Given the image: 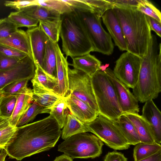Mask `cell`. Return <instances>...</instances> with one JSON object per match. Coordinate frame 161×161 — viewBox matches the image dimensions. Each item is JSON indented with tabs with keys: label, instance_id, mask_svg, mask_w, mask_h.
<instances>
[{
	"label": "cell",
	"instance_id": "cell-1",
	"mask_svg": "<svg viewBox=\"0 0 161 161\" xmlns=\"http://www.w3.org/2000/svg\"><path fill=\"white\" fill-rule=\"evenodd\" d=\"M17 127L14 136L5 149L10 158L18 161L54 147L61 134L58 123L50 114Z\"/></svg>",
	"mask_w": 161,
	"mask_h": 161
},
{
	"label": "cell",
	"instance_id": "cell-2",
	"mask_svg": "<svg viewBox=\"0 0 161 161\" xmlns=\"http://www.w3.org/2000/svg\"><path fill=\"white\" fill-rule=\"evenodd\" d=\"M152 35L147 51L142 58L137 83L133 94L141 103L155 99L161 92V47Z\"/></svg>",
	"mask_w": 161,
	"mask_h": 161
},
{
	"label": "cell",
	"instance_id": "cell-3",
	"mask_svg": "<svg viewBox=\"0 0 161 161\" xmlns=\"http://www.w3.org/2000/svg\"><path fill=\"white\" fill-rule=\"evenodd\" d=\"M112 9L121 26L127 51L142 58L147 53L152 36L145 15L136 8L114 7Z\"/></svg>",
	"mask_w": 161,
	"mask_h": 161
},
{
	"label": "cell",
	"instance_id": "cell-4",
	"mask_svg": "<svg viewBox=\"0 0 161 161\" xmlns=\"http://www.w3.org/2000/svg\"><path fill=\"white\" fill-rule=\"evenodd\" d=\"M60 37L66 57L82 56L94 52L92 43L75 11L61 15Z\"/></svg>",
	"mask_w": 161,
	"mask_h": 161
},
{
	"label": "cell",
	"instance_id": "cell-5",
	"mask_svg": "<svg viewBox=\"0 0 161 161\" xmlns=\"http://www.w3.org/2000/svg\"><path fill=\"white\" fill-rule=\"evenodd\" d=\"M91 78L99 114L116 120L123 113L114 88L106 73L99 70Z\"/></svg>",
	"mask_w": 161,
	"mask_h": 161
},
{
	"label": "cell",
	"instance_id": "cell-6",
	"mask_svg": "<svg viewBox=\"0 0 161 161\" xmlns=\"http://www.w3.org/2000/svg\"><path fill=\"white\" fill-rule=\"evenodd\" d=\"M104 145L95 135L85 132L72 136L58 145V150L74 158H94L102 153Z\"/></svg>",
	"mask_w": 161,
	"mask_h": 161
},
{
	"label": "cell",
	"instance_id": "cell-7",
	"mask_svg": "<svg viewBox=\"0 0 161 161\" xmlns=\"http://www.w3.org/2000/svg\"><path fill=\"white\" fill-rule=\"evenodd\" d=\"M77 13L93 45L94 52L110 55L114 45L108 33L103 27L100 16L94 12L73 10Z\"/></svg>",
	"mask_w": 161,
	"mask_h": 161
},
{
	"label": "cell",
	"instance_id": "cell-8",
	"mask_svg": "<svg viewBox=\"0 0 161 161\" xmlns=\"http://www.w3.org/2000/svg\"><path fill=\"white\" fill-rule=\"evenodd\" d=\"M85 124L88 132L93 133L110 148L116 150L130 147V145L113 120L99 114L94 120Z\"/></svg>",
	"mask_w": 161,
	"mask_h": 161
},
{
	"label": "cell",
	"instance_id": "cell-9",
	"mask_svg": "<svg viewBox=\"0 0 161 161\" xmlns=\"http://www.w3.org/2000/svg\"><path fill=\"white\" fill-rule=\"evenodd\" d=\"M68 78V93L86 103L98 113L91 77L82 71L69 68Z\"/></svg>",
	"mask_w": 161,
	"mask_h": 161
},
{
	"label": "cell",
	"instance_id": "cell-10",
	"mask_svg": "<svg viewBox=\"0 0 161 161\" xmlns=\"http://www.w3.org/2000/svg\"><path fill=\"white\" fill-rule=\"evenodd\" d=\"M141 61L142 58L127 51L116 61L113 73L119 80L133 89L137 82Z\"/></svg>",
	"mask_w": 161,
	"mask_h": 161
},
{
	"label": "cell",
	"instance_id": "cell-11",
	"mask_svg": "<svg viewBox=\"0 0 161 161\" xmlns=\"http://www.w3.org/2000/svg\"><path fill=\"white\" fill-rule=\"evenodd\" d=\"M104 71L114 88L123 114L138 113V101L129 88L116 78L112 69L108 67Z\"/></svg>",
	"mask_w": 161,
	"mask_h": 161
},
{
	"label": "cell",
	"instance_id": "cell-12",
	"mask_svg": "<svg viewBox=\"0 0 161 161\" xmlns=\"http://www.w3.org/2000/svg\"><path fill=\"white\" fill-rule=\"evenodd\" d=\"M36 69V66L33 59L28 56L12 69L0 71V89L14 81L32 79Z\"/></svg>",
	"mask_w": 161,
	"mask_h": 161
},
{
	"label": "cell",
	"instance_id": "cell-13",
	"mask_svg": "<svg viewBox=\"0 0 161 161\" xmlns=\"http://www.w3.org/2000/svg\"><path fill=\"white\" fill-rule=\"evenodd\" d=\"M26 32L29 40L32 58L36 66H38L44 70V55L46 44L49 39L39 25L28 29Z\"/></svg>",
	"mask_w": 161,
	"mask_h": 161
},
{
	"label": "cell",
	"instance_id": "cell-14",
	"mask_svg": "<svg viewBox=\"0 0 161 161\" xmlns=\"http://www.w3.org/2000/svg\"><path fill=\"white\" fill-rule=\"evenodd\" d=\"M56 58L57 86L55 93L62 97H65L69 91V64L67 57L62 53L58 43H54Z\"/></svg>",
	"mask_w": 161,
	"mask_h": 161
},
{
	"label": "cell",
	"instance_id": "cell-15",
	"mask_svg": "<svg viewBox=\"0 0 161 161\" xmlns=\"http://www.w3.org/2000/svg\"><path fill=\"white\" fill-rule=\"evenodd\" d=\"M103 23L116 45L121 51H127V46L121 26L112 9L107 10L103 15Z\"/></svg>",
	"mask_w": 161,
	"mask_h": 161
},
{
	"label": "cell",
	"instance_id": "cell-16",
	"mask_svg": "<svg viewBox=\"0 0 161 161\" xmlns=\"http://www.w3.org/2000/svg\"><path fill=\"white\" fill-rule=\"evenodd\" d=\"M70 113L84 123L94 120L98 115V113L83 101L70 93L65 97Z\"/></svg>",
	"mask_w": 161,
	"mask_h": 161
},
{
	"label": "cell",
	"instance_id": "cell-17",
	"mask_svg": "<svg viewBox=\"0 0 161 161\" xmlns=\"http://www.w3.org/2000/svg\"><path fill=\"white\" fill-rule=\"evenodd\" d=\"M142 116L150 125L153 130L155 142L161 143V113L153 100L145 103Z\"/></svg>",
	"mask_w": 161,
	"mask_h": 161
},
{
	"label": "cell",
	"instance_id": "cell-18",
	"mask_svg": "<svg viewBox=\"0 0 161 161\" xmlns=\"http://www.w3.org/2000/svg\"><path fill=\"white\" fill-rule=\"evenodd\" d=\"M33 91L27 86L16 96V101L13 114L9 118L10 125L16 126L22 116L33 102Z\"/></svg>",
	"mask_w": 161,
	"mask_h": 161
},
{
	"label": "cell",
	"instance_id": "cell-19",
	"mask_svg": "<svg viewBox=\"0 0 161 161\" xmlns=\"http://www.w3.org/2000/svg\"><path fill=\"white\" fill-rule=\"evenodd\" d=\"M132 122L140 142L153 144L155 142L154 134L148 123L138 113L124 114Z\"/></svg>",
	"mask_w": 161,
	"mask_h": 161
},
{
	"label": "cell",
	"instance_id": "cell-20",
	"mask_svg": "<svg viewBox=\"0 0 161 161\" xmlns=\"http://www.w3.org/2000/svg\"><path fill=\"white\" fill-rule=\"evenodd\" d=\"M0 44L24 53L32 59L28 34L22 30L18 29L8 37L0 40Z\"/></svg>",
	"mask_w": 161,
	"mask_h": 161
},
{
	"label": "cell",
	"instance_id": "cell-21",
	"mask_svg": "<svg viewBox=\"0 0 161 161\" xmlns=\"http://www.w3.org/2000/svg\"><path fill=\"white\" fill-rule=\"evenodd\" d=\"M72 58V63L69 64L72 66L74 69L82 71L90 77L100 70L101 62L90 53Z\"/></svg>",
	"mask_w": 161,
	"mask_h": 161
},
{
	"label": "cell",
	"instance_id": "cell-22",
	"mask_svg": "<svg viewBox=\"0 0 161 161\" xmlns=\"http://www.w3.org/2000/svg\"><path fill=\"white\" fill-rule=\"evenodd\" d=\"M31 83L33 86V102L44 108L49 109L62 97L54 92L46 89L36 83Z\"/></svg>",
	"mask_w": 161,
	"mask_h": 161
},
{
	"label": "cell",
	"instance_id": "cell-23",
	"mask_svg": "<svg viewBox=\"0 0 161 161\" xmlns=\"http://www.w3.org/2000/svg\"><path fill=\"white\" fill-rule=\"evenodd\" d=\"M20 11L39 21L59 19L61 15L55 10L37 5L27 7Z\"/></svg>",
	"mask_w": 161,
	"mask_h": 161
},
{
	"label": "cell",
	"instance_id": "cell-24",
	"mask_svg": "<svg viewBox=\"0 0 161 161\" xmlns=\"http://www.w3.org/2000/svg\"><path fill=\"white\" fill-rule=\"evenodd\" d=\"M113 121L130 145L140 142L134 125L125 114H122Z\"/></svg>",
	"mask_w": 161,
	"mask_h": 161
},
{
	"label": "cell",
	"instance_id": "cell-25",
	"mask_svg": "<svg viewBox=\"0 0 161 161\" xmlns=\"http://www.w3.org/2000/svg\"><path fill=\"white\" fill-rule=\"evenodd\" d=\"M62 129L61 131V138L64 140L73 135L88 132L85 123L70 113L68 114Z\"/></svg>",
	"mask_w": 161,
	"mask_h": 161
},
{
	"label": "cell",
	"instance_id": "cell-26",
	"mask_svg": "<svg viewBox=\"0 0 161 161\" xmlns=\"http://www.w3.org/2000/svg\"><path fill=\"white\" fill-rule=\"evenodd\" d=\"M56 65L54 43L49 39L46 44L44 57V70L49 75L57 79Z\"/></svg>",
	"mask_w": 161,
	"mask_h": 161
},
{
	"label": "cell",
	"instance_id": "cell-27",
	"mask_svg": "<svg viewBox=\"0 0 161 161\" xmlns=\"http://www.w3.org/2000/svg\"><path fill=\"white\" fill-rule=\"evenodd\" d=\"M160 151V144L156 142L147 144L140 142L135 145L133 149V157L134 161H138Z\"/></svg>",
	"mask_w": 161,
	"mask_h": 161
},
{
	"label": "cell",
	"instance_id": "cell-28",
	"mask_svg": "<svg viewBox=\"0 0 161 161\" xmlns=\"http://www.w3.org/2000/svg\"><path fill=\"white\" fill-rule=\"evenodd\" d=\"M49 109V114L55 119L60 129H62L69 114L65 97H61Z\"/></svg>",
	"mask_w": 161,
	"mask_h": 161
},
{
	"label": "cell",
	"instance_id": "cell-29",
	"mask_svg": "<svg viewBox=\"0 0 161 161\" xmlns=\"http://www.w3.org/2000/svg\"><path fill=\"white\" fill-rule=\"evenodd\" d=\"M31 81L54 92L57 86V79L49 75L38 66H36L35 74Z\"/></svg>",
	"mask_w": 161,
	"mask_h": 161
},
{
	"label": "cell",
	"instance_id": "cell-30",
	"mask_svg": "<svg viewBox=\"0 0 161 161\" xmlns=\"http://www.w3.org/2000/svg\"><path fill=\"white\" fill-rule=\"evenodd\" d=\"M61 25V18L53 20L39 21V26L54 43H58L59 40Z\"/></svg>",
	"mask_w": 161,
	"mask_h": 161
},
{
	"label": "cell",
	"instance_id": "cell-31",
	"mask_svg": "<svg viewBox=\"0 0 161 161\" xmlns=\"http://www.w3.org/2000/svg\"><path fill=\"white\" fill-rule=\"evenodd\" d=\"M18 28L25 27L28 29L37 26L39 21L24 14L21 11L11 12L8 17Z\"/></svg>",
	"mask_w": 161,
	"mask_h": 161
},
{
	"label": "cell",
	"instance_id": "cell-32",
	"mask_svg": "<svg viewBox=\"0 0 161 161\" xmlns=\"http://www.w3.org/2000/svg\"><path fill=\"white\" fill-rule=\"evenodd\" d=\"M50 109L44 108L36 103L33 102L29 107L22 116L17 123L16 126H22L32 121L39 114L49 113Z\"/></svg>",
	"mask_w": 161,
	"mask_h": 161
},
{
	"label": "cell",
	"instance_id": "cell-33",
	"mask_svg": "<svg viewBox=\"0 0 161 161\" xmlns=\"http://www.w3.org/2000/svg\"><path fill=\"white\" fill-rule=\"evenodd\" d=\"M33 3L34 5H37L53 9L61 14L73 11L62 0H33Z\"/></svg>",
	"mask_w": 161,
	"mask_h": 161
},
{
	"label": "cell",
	"instance_id": "cell-34",
	"mask_svg": "<svg viewBox=\"0 0 161 161\" xmlns=\"http://www.w3.org/2000/svg\"><path fill=\"white\" fill-rule=\"evenodd\" d=\"M136 9L145 15L152 17L161 23L160 11L150 1L139 0Z\"/></svg>",
	"mask_w": 161,
	"mask_h": 161
},
{
	"label": "cell",
	"instance_id": "cell-35",
	"mask_svg": "<svg viewBox=\"0 0 161 161\" xmlns=\"http://www.w3.org/2000/svg\"><path fill=\"white\" fill-rule=\"evenodd\" d=\"M16 101V95L4 96L0 105V115L9 118L14 111Z\"/></svg>",
	"mask_w": 161,
	"mask_h": 161
},
{
	"label": "cell",
	"instance_id": "cell-36",
	"mask_svg": "<svg viewBox=\"0 0 161 161\" xmlns=\"http://www.w3.org/2000/svg\"><path fill=\"white\" fill-rule=\"evenodd\" d=\"M29 79H24L12 82L2 88L4 96L17 95L27 86Z\"/></svg>",
	"mask_w": 161,
	"mask_h": 161
},
{
	"label": "cell",
	"instance_id": "cell-37",
	"mask_svg": "<svg viewBox=\"0 0 161 161\" xmlns=\"http://www.w3.org/2000/svg\"><path fill=\"white\" fill-rule=\"evenodd\" d=\"M92 6L94 12L102 17L103 14L108 10L112 9L114 5L109 0H82Z\"/></svg>",
	"mask_w": 161,
	"mask_h": 161
},
{
	"label": "cell",
	"instance_id": "cell-38",
	"mask_svg": "<svg viewBox=\"0 0 161 161\" xmlns=\"http://www.w3.org/2000/svg\"><path fill=\"white\" fill-rule=\"evenodd\" d=\"M17 127L10 125L0 130V148L5 149L14 136Z\"/></svg>",
	"mask_w": 161,
	"mask_h": 161
},
{
	"label": "cell",
	"instance_id": "cell-39",
	"mask_svg": "<svg viewBox=\"0 0 161 161\" xmlns=\"http://www.w3.org/2000/svg\"><path fill=\"white\" fill-rule=\"evenodd\" d=\"M18 29L8 17L0 19V40L6 38Z\"/></svg>",
	"mask_w": 161,
	"mask_h": 161
},
{
	"label": "cell",
	"instance_id": "cell-40",
	"mask_svg": "<svg viewBox=\"0 0 161 161\" xmlns=\"http://www.w3.org/2000/svg\"><path fill=\"white\" fill-rule=\"evenodd\" d=\"M62 1L70 7L73 10L80 11L94 12V8L82 0H66Z\"/></svg>",
	"mask_w": 161,
	"mask_h": 161
},
{
	"label": "cell",
	"instance_id": "cell-41",
	"mask_svg": "<svg viewBox=\"0 0 161 161\" xmlns=\"http://www.w3.org/2000/svg\"><path fill=\"white\" fill-rule=\"evenodd\" d=\"M0 53L8 57L21 60L28 55L11 47L0 44Z\"/></svg>",
	"mask_w": 161,
	"mask_h": 161
},
{
	"label": "cell",
	"instance_id": "cell-42",
	"mask_svg": "<svg viewBox=\"0 0 161 161\" xmlns=\"http://www.w3.org/2000/svg\"><path fill=\"white\" fill-rule=\"evenodd\" d=\"M21 60L6 56L0 53V71L12 69Z\"/></svg>",
	"mask_w": 161,
	"mask_h": 161
},
{
	"label": "cell",
	"instance_id": "cell-43",
	"mask_svg": "<svg viewBox=\"0 0 161 161\" xmlns=\"http://www.w3.org/2000/svg\"><path fill=\"white\" fill-rule=\"evenodd\" d=\"M4 5L5 6L14 9L17 11H20L26 7L34 4L33 0H20L14 1H6L4 2Z\"/></svg>",
	"mask_w": 161,
	"mask_h": 161
},
{
	"label": "cell",
	"instance_id": "cell-44",
	"mask_svg": "<svg viewBox=\"0 0 161 161\" xmlns=\"http://www.w3.org/2000/svg\"><path fill=\"white\" fill-rule=\"evenodd\" d=\"M114 7L136 8L139 0H109Z\"/></svg>",
	"mask_w": 161,
	"mask_h": 161
},
{
	"label": "cell",
	"instance_id": "cell-45",
	"mask_svg": "<svg viewBox=\"0 0 161 161\" xmlns=\"http://www.w3.org/2000/svg\"><path fill=\"white\" fill-rule=\"evenodd\" d=\"M104 161H127V159L122 153L113 151L109 152L106 155Z\"/></svg>",
	"mask_w": 161,
	"mask_h": 161
},
{
	"label": "cell",
	"instance_id": "cell-46",
	"mask_svg": "<svg viewBox=\"0 0 161 161\" xmlns=\"http://www.w3.org/2000/svg\"><path fill=\"white\" fill-rule=\"evenodd\" d=\"M147 21L151 31H154L157 35L161 37V23L155 19L146 15Z\"/></svg>",
	"mask_w": 161,
	"mask_h": 161
},
{
	"label": "cell",
	"instance_id": "cell-47",
	"mask_svg": "<svg viewBox=\"0 0 161 161\" xmlns=\"http://www.w3.org/2000/svg\"><path fill=\"white\" fill-rule=\"evenodd\" d=\"M138 161H161V151Z\"/></svg>",
	"mask_w": 161,
	"mask_h": 161
},
{
	"label": "cell",
	"instance_id": "cell-48",
	"mask_svg": "<svg viewBox=\"0 0 161 161\" xmlns=\"http://www.w3.org/2000/svg\"><path fill=\"white\" fill-rule=\"evenodd\" d=\"M9 125V118L0 115V130L6 127Z\"/></svg>",
	"mask_w": 161,
	"mask_h": 161
},
{
	"label": "cell",
	"instance_id": "cell-49",
	"mask_svg": "<svg viewBox=\"0 0 161 161\" xmlns=\"http://www.w3.org/2000/svg\"><path fill=\"white\" fill-rule=\"evenodd\" d=\"M53 161H73V159L70 157L64 154L56 157Z\"/></svg>",
	"mask_w": 161,
	"mask_h": 161
},
{
	"label": "cell",
	"instance_id": "cell-50",
	"mask_svg": "<svg viewBox=\"0 0 161 161\" xmlns=\"http://www.w3.org/2000/svg\"><path fill=\"white\" fill-rule=\"evenodd\" d=\"M7 154L5 149L2 148L0 153V161H5Z\"/></svg>",
	"mask_w": 161,
	"mask_h": 161
},
{
	"label": "cell",
	"instance_id": "cell-51",
	"mask_svg": "<svg viewBox=\"0 0 161 161\" xmlns=\"http://www.w3.org/2000/svg\"><path fill=\"white\" fill-rule=\"evenodd\" d=\"M109 65V64H106L105 65H102L100 66V69L104 71L108 67Z\"/></svg>",
	"mask_w": 161,
	"mask_h": 161
},
{
	"label": "cell",
	"instance_id": "cell-52",
	"mask_svg": "<svg viewBox=\"0 0 161 161\" xmlns=\"http://www.w3.org/2000/svg\"><path fill=\"white\" fill-rule=\"evenodd\" d=\"M4 96L2 88L0 89V105L1 104L2 99Z\"/></svg>",
	"mask_w": 161,
	"mask_h": 161
},
{
	"label": "cell",
	"instance_id": "cell-53",
	"mask_svg": "<svg viewBox=\"0 0 161 161\" xmlns=\"http://www.w3.org/2000/svg\"><path fill=\"white\" fill-rule=\"evenodd\" d=\"M2 148H0V153L2 151Z\"/></svg>",
	"mask_w": 161,
	"mask_h": 161
}]
</instances>
